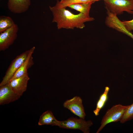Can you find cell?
<instances>
[{"label":"cell","mask_w":133,"mask_h":133,"mask_svg":"<svg viewBox=\"0 0 133 133\" xmlns=\"http://www.w3.org/2000/svg\"><path fill=\"white\" fill-rule=\"evenodd\" d=\"M122 21L126 29L128 31L130 32L133 31V18L130 20H124Z\"/></svg>","instance_id":"obj_18"},{"label":"cell","mask_w":133,"mask_h":133,"mask_svg":"<svg viewBox=\"0 0 133 133\" xmlns=\"http://www.w3.org/2000/svg\"><path fill=\"white\" fill-rule=\"evenodd\" d=\"M64 107L69 110L72 113L79 118L84 119L86 116L81 97L75 96L66 100L63 103Z\"/></svg>","instance_id":"obj_7"},{"label":"cell","mask_w":133,"mask_h":133,"mask_svg":"<svg viewBox=\"0 0 133 133\" xmlns=\"http://www.w3.org/2000/svg\"><path fill=\"white\" fill-rule=\"evenodd\" d=\"M92 3V2L79 3L70 5L67 7L75 10L80 13L89 15L91 5Z\"/></svg>","instance_id":"obj_14"},{"label":"cell","mask_w":133,"mask_h":133,"mask_svg":"<svg viewBox=\"0 0 133 133\" xmlns=\"http://www.w3.org/2000/svg\"><path fill=\"white\" fill-rule=\"evenodd\" d=\"M91 120L72 117L66 120L59 121L57 126L62 128L79 130L84 133H90V128L93 125Z\"/></svg>","instance_id":"obj_4"},{"label":"cell","mask_w":133,"mask_h":133,"mask_svg":"<svg viewBox=\"0 0 133 133\" xmlns=\"http://www.w3.org/2000/svg\"><path fill=\"white\" fill-rule=\"evenodd\" d=\"M31 0H8V9L15 14H21L26 11L31 4Z\"/></svg>","instance_id":"obj_10"},{"label":"cell","mask_w":133,"mask_h":133,"mask_svg":"<svg viewBox=\"0 0 133 133\" xmlns=\"http://www.w3.org/2000/svg\"><path fill=\"white\" fill-rule=\"evenodd\" d=\"M60 6L62 7L66 8L70 5L81 3L92 2L94 3L93 0H58Z\"/></svg>","instance_id":"obj_16"},{"label":"cell","mask_w":133,"mask_h":133,"mask_svg":"<svg viewBox=\"0 0 133 133\" xmlns=\"http://www.w3.org/2000/svg\"><path fill=\"white\" fill-rule=\"evenodd\" d=\"M29 79L28 74H27L14 79L8 83L12 90L21 96L26 91Z\"/></svg>","instance_id":"obj_8"},{"label":"cell","mask_w":133,"mask_h":133,"mask_svg":"<svg viewBox=\"0 0 133 133\" xmlns=\"http://www.w3.org/2000/svg\"><path fill=\"white\" fill-rule=\"evenodd\" d=\"M30 50L17 56L12 61L0 83V86L8 83L14 74L27 58Z\"/></svg>","instance_id":"obj_5"},{"label":"cell","mask_w":133,"mask_h":133,"mask_svg":"<svg viewBox=\"0 0 133 133\" xmlns=\"http://www.w3.org/2000/svg\"><path fill=\"white\" fill-rule=\"evenodd\" d=\"M133 119V103L129 105L125 111L120 122L124 123Z\"/></svg>","instance_id":"obj_17"},{"label":"cell","mask_w":133,"mask_h":133,"mask_svg":"<svg viewBox=\"0 0 133 133\" xmlns=\"http://www.w3.org/2000/svg\"><path fill=\"white\" fill-rule=\"evenodd\" d=\"M17 25L15 24L0 34V51H4L14 43L17 37L18 30Z\"/></svg>","instance_id":"obj_6"},{"label":"cell","mask_w":133,"mask_h":133,"mask_svg":"<svg viewBox=\"0 0 133 133\" xmlns=\"http://www.w3.org/2000/svg\"><path fill=\"white\" fill-rule=\"evenodd\" d=\"M35 49V47H33L29 50L30 52L27 58L14 74L10 81L25 75L28 74L27 73L28 69L33 64L32 55Z\"/></svg>","instance_id":"obj_11"},{"label":"cell","mask_w":133,"mask_h":133,"mask_svg":"<svg viewBox=\"0 0 133 133\" xmlns=\"http://www.w3.org/2000/svg\"><path fill=\"white\" fill-rule=\"evenodd\" d=\"M107 10L116 15L126 12L133 14V0H104Z\"/></svg>","instance_id":"obj_3"},{"label":"cell","mask_w":133,"mask_h":133,"mask_svg":"<svg viewBox=\"0 0 133 133\" xmlns=\"http://www.w3.org/2000/svg\"><path fill=\"white\" fill-rule=\"evenodd\" d=\"M15 24L10 17L1 16L0 17V33L3 32Z\"/></svg>","instance_id":"obj_15"},{"label":"cell","mask_w":133,"mask_h":133,"mask_svg":"<svg viewBox=\"0 0 133 133\" xmlns=\"http://www.w3.org/2000/svg\"><path fill=\"white\" fill-rule=\"evenodd\" d=\"M66 8L60 6L58 0L54 6H49L53 16L52 22L56 23L58 29H73L75 28L82 29L85 26V22L94 20L89 15L80 13L74 14Z\"/></svg>","instance_id":"obj_1"},{"label":"cell","mask_w":133,"mask_h":133,"mask_svg":"<svg viewBox=\"0 0 133 133\" xmlns=\"http://www.w3.org/2000/svg\"><path fill=\"white\" fill-rule=\"evenodd\" d=\"M59 121L56 118L52 112L48 110L44 112L40 116L38 125L40 126L50 125L57 126Z\"/></svg>","instance_id":"obj_12"},{"label":"cell","mask_w":133,"mask_h":133,"mask_svg":"<svg viewBox=\"0 0 133 133\" xmlns=\"http://www.w3.org/2000/svg\"><path fill=\"white\" fill-rule=\"evenodd\" d=\"M93 0L95 2V1H98L99 0Z\"/></svg>","instance_id":"obj_20"},{"label":"cell","mask_w":133,"mask_h":133,"mask_svg":"<svg viewBox=\"0 0 133 133\" xmlns=\"http://www.w3.org/2000/svg\"><path fill=\"white\" fill-rule=\"evenodd\" d=\"M109 90V87H106L104 92L100 96L97 102L96 108L93 111V113L95 116H97L99 115L100 111L104 106L107 101Z\"/></svg>","instance_id":"obj_13"},{"label":"cell","mask_w":133,"mask_h":133,"mask_svg":"<svg viewBox=\"0 0 133 133\" xmlns=\"http://www.w3.org/2000/svg\"><path fill=\"white\" fill-rule=\"evenodd\" d=\"M129 105H116L109 109L103 117L100 125L96 132L99 133L107 124L120 121Z\"/></svg>","instance_id":"obj_2"},{"label":"cell","mask_w":133,"mask_h":133,"mask_svg":"<svg viewBox=\"0 0 133 133\" xmlns=\"http://www.w3.org/2000/svg\"><path fill=\"white\" fill-rule=\"evenodd\" d=\"M20 97L14 92L8 83L0 86V105L8 104L18 100Z\"/></svg>","instance_id":"obj_9"},{"label":"cell","mask_w":133,"mask_h":133,"mask_svg":"<svg viewBox=\"0 0 133 133\" xmlns=\"http://www.w3.org/2000/svg\"><path fill=\"white\" fill-rule=\"evenodd\" d=\"M127 35L133 39V34L131 32H129Z\"/></svg>","instance_id":"obj_19"}]
</instances>
